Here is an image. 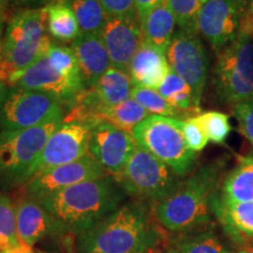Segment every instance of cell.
<instances>
[{
  "label": "cell",
  "mask_w": 253,
  "mask_h": 253,
  "mask_svg": "<svg viewBox=\"0 0 253 253\" xmlns=\"http://www.w3.org/2000/svg\"><path fill=\"white\" fill-rule=\"evenodd\" d=\"M218 195L231 203L253 202V156L238 158L235 168L221 183Z\"/></svg>",
  "instance_id": "22"
},
{
  "label": "cell",
  "mask_w": 253,
  "mask_h": 253,
  "mask_svg": "<svg viewBox=\"0 0 253 253\" xmlns=\"http://www.w3.org/2000/svg\"><path fill=\"white\" fill-rule=\"evenodd\" d=\"M197 121L204 129L209 141L217 144H223L229 137L232 126L230 123V116L220 112H205L196 115Z\"/></svg>",
  "instance_id": "32"
},
{
  "label": "cell",
  "mask_w": 253,
  "mask_h": 253,
  "mask_svg": "<svg viewBox=\"0 0 253 253\" xmlns=\"http://www.w3.org/2000/svg\"><path fill=\"white\" fill-rule=\"evenodd\" d=\"M72 49L77 56L86 88L95 86L112 67V60L101 34L81 33L73 41Z\"/></svg>",
  "instance_id": "18"
},
{
  "label": "cell",
  "mask_w": 253,
  "mask_h": 253,
  "mask_svg": "<svg viewBox=\"0 0 253 253\" xmlns=\"http://www.w3.org/2000/svg\"><path fill=\"white\" fill-rule=\"evenodd\" d=\"M239 131L253 147V99L243 101L233 106Z\"/></svg>",
  "instance_id": "35"
},
{
  "label": "cell",
  "mask_w": 253,
  "mask_h": 253,
  "mask_svg": "<svg viewBox=\"0 0 253 253\" xmlns=\"http://www.w3.org/2000/svg\"><path fill=\"white\" fill-rule=\"evenodd\" d=\"M59 116H65V110L56 97L42 91L9 86L0 108V129L23 130Z\"/></svg>",
  "instance_id": "9"
},
{
  "label": "cell",
  "mask_w": 253,
  "mask_h": 253,
  "mask_svg": "<svg viewBox=\"0 0 253 253\" xmlns=\"http://www.w3.org/2000/svg\"><path fill=\"white\" fill-rule=\"evenodd\" d=\"M132 88L134 87L128 73L110 67L90 89L97 101L108 109L131 99Z\"/></svg>",
  "instance_id": "23"
},
{
  "label": "cell",
  "mask_w": 253,
  "mask_h": 253,
  "mask_svg": "<svg viewBox=\"0 0 253 253\" xmlns=\"http://www.w3.org/2000/svg\"><path fill=\"white\" fill-rule=\"evenodd\" d=\"M0 253H34V252H33V250H32L31 248H28V246L20 244L18 246H14V248L2 250V251H0Z\"/></svg>",
  "instance_id": "40"
},
{
  "label": "cell",
  "mask_w": 253,
  "mask_h": 253,
  "mask_svg": "<svg viewBox=\"0 0 253 253\" xmlns=\"http://www.w3.org/2000/svg\"><path fill=\"white\" fill-rule=\"evenodd\" d=\"M179 177L171 168L137 145L115 179L126 194L158 203L178 186Z\"/></svg>",
  "instance_id": "8"
},
{
  "label": "cell",
  "mask_w": 253,
  "mask_h": 253,
  "mask_svg": "<svg viewBox=\"0 0 253 253\" xmlns=\"http://www.w3.org/2000/svg\"><path fill=\"white\" fill-rule=\"evenodd\" d=\"M46 56L50 62V65L58 72L62 73L63 75L68 78L82 80L80 67H79L77 56L73 52L72 47L54 45L52 42V45L47 50Z\"/></svg>",
  "instance_id": "33"
},
{
  "label": "cell",
  "mask_w": 253,
  "mask_h": 253,
  "mask_svg": "<svg viewBox=\"0 0 253 253\" xmlns=\"http://www.w3.org/2000/svg\"><path fill=\"white\" fill-rule=\"evenodd\" d=\"M63 116L23 130L0 131V181L21 184L34 176L43 148Z\"/></svg>",
  "instance_id": "5"
},
{
  "label": "cell",
  "mask_w": 253,
  "mask_h": 253,
  "mask_svg": "<svg viewBox=\"0 0 253 253\" xmlns=\"http://www.w3.org/2000/svg\"><path fill=\"white\" fill-rule=\"evenodd\" d=\"M237 1H238L239 4H240V6H242V7L245 9V8H246V6L249 5V2L251 1V0H237Z\"/></svg>",
  "instance_id": "43"
},
{
  "label": "cell",
  "mask_w": 253,
  "mask_h": 253,
  "mask_svg": "<svg viewBox=\"0 0 253 253\" xmlns=\"http://www.w3.org/2000/svg\"><path fill=\"white\" fill-rule=\"evenodd\" d=\"M6 13L5 9L0 8V53H1V46H2V38H4V24H5Z\"/></svg>",
  "instance_id": "41"
},
{
  "label": "cell",
  "mask_w": 253,
  "mask_h": 253,
  "mask_svg": "<svg viewBox=\"0 0 253 253\" xmlns=\"http://www.w3.org/2000/svg\"><path fill=\"white\" fill-rule=\"evenodd\" d=\"M179 30L197 33V19L208 0H167Z\"/></svg>",
  "instance_id": "31"
},
{
  "label": "cell",
  "mask_w": 253,
  "mask_h": 253,
  "mask_svg": "<svg viewBox=\"0 0 253 253\" xmlns=\"http://www.w3.org/2000/svg\"><path fill=\"white\" fill-rule=\"evenodd\" d=\"M9 0H0V8L6 9V6H7Z\"/></svg>",
  "instance_id": "44"
},
{
  "label": "cell",
  "mask_w": 253,
  "mask_h": 253,
  "mask_svg": "<svg viewBox=\"0 0 253 253\" xmlns=\"http://www.w3.org/2000/svg\"><path fill=\"white\" fill-rule=\"evenodd\" d=\"M182 131L188 147L195 153H199V151L203 150L209 143L208 136L205 134L204 129L202 128L201 123L197 121L196 116L183 121Z\"/></svg>",
  "instance_id": "34"
},
{
  "label": "cell",
  "mask_w": 253,
  "mask_h": 253,
  "mask_svg": "<svg viewBox=\"0 0 253 253\" xmlns=\"http://www.w3.org/2000/svg\"><path fill=\"white\" fill-rule=\"evenodd\" d=\"M90 129L80 123H62L50 135L38 161L34 176L75 162L89 154Z\"/></svg>",
  "instance_id": "14"
},
{
  "label": "cell",
  "mask_w": 253,
  "mask_h": 253,
  "mask_svg": "<svg viewBox=\"0 0 253 253\" xmlns=\"http://www.w3.org/2000/svg\"><path fill=\"white\" fill-rule=\"evenodd\" d=\"M99 1L109 18H138L135 0H99Z\"/></svg>",
  "instance_id": "36"
},
{
  "label": "cell",
  "mask_w": 253,
  "mask_h": 253,
  "mask_svg": "<svg viewBox=\"0 0 253 253\" xmlns=\"http://www.w3.org/2000/svg\"><path fill=\"white\" fill-rule=\"evenodd\" d=\"M109 173L90 154L75 162L60 166L38 173L27 182V198L40 202L47 196L79 183L102 178Z\"/></svg>",
  "instance_id": "11"
},
{
  "label": "cell",
  "mask_w": 253,
  "mask_h": 253,
  "mask_svg": "<svg viewBox=\"0 0 253 253\" xmlns=\"http://www.w3.org/2000/svg\"><path fill=\"white\" fill-rule=\"evenodd\" d=\"M244 253H253V248L244 249Z\"/></svg>",
  "instance_id": "45"
},
{
  "label": "cell",
  "mask_w": 253,
  "mask_h": 253,
  "mask_svg": "<svg viewBox=\"0 0 253 253\" xmlns=\"http://www.w3.org/2000/svg\"><path fill=\"white\" fill-rule=\"evenodd\" d=\"M71 6L79 23L81 33L101 34L106 25V12L99 0H59Z\"/></svg>",
  "instance_id": "27"
},
{
  "label": "cell",
  "mask_w": 253,
  "mask_h": 253,
  "mask_svg": "<svg viewBox=\"0 0 253 253\" xmlns=\"http://www.w3.org/2000/svg\"><path fill=\"white\" fill-rule=\"evenodd\" d=\"M237 253H244V250H242V251H239V252H237Z\"/></svg>",
  "instance_id": "47"
},
{
  "label": "cell",
  "mask_w": 253,
  "mask_h": 253,
  "mask_svg": "<svg viewBox=\"0 0 253 253\" xmlns=\"http://www.w3.org/2000/svg\"><path fill=\"white\" fill-rule=\"evenodd\" d=\"M182 126V120L150 115L135 126L131 135L137 145L183 177L194 169L197 153L186 144Z\"/></svg>",
  "instance_id": "6"
},
{
  "label": "cell",
  "mask_w": 253,
  "mask_h": 253,
  "mask_svg": "<svg viewBox=\"0 0 253 253\" xmlns=\"http://www.w3.org/2000/svg\"><path fill=\"white\" fill-rule=\"evenodd\" d=\"M161 236L143 207L126 204L78 233L75 253H150L160 246Z\"/></svg>",
  "instance_id": "1"
},
{
  "label": "cell",
  "mask_w": 253,
  "mask_h": 253,
  "mask_svg": "<svg viewBox=\"0 0 253 253\" xmlns=\"http://www.w3.org/2000/svg\"><path fill=\"white\" fill-rule=\"evenodd\" d=\"M244 8L237 0H208L198 15L197 33L218 54L236 40Z\"/></svg>",
  "instance_id": "12"
},
{
  "label": "cell",
  "mask_w": 253,
  "mask_h": 253,
  "mask_svg": "<svg viewBox=\"0 0 253 253\" xmlns=\"http://www.w3.org/2000/svg\"><path fill=\"white\" fill-rule=\"evenodd\" d=\"M148 116H150V114L140 103L129 99L118 106L104 110L102 121L131 134L135 126L144 121Z\"/></svg>",
  "instance_id": "28"
},
{
  "label": "cell",
  "mask_w": 253,
  "mask_h": 253,
  "mask_svg": "<svg viewBox=\"0 0 253 253\" xmlns=\"http://www.w3.org/2000/svg\"><path fill=\"white\" fill-rule=\"evenodd\" d=\"M239 31L249 32L253 34V0L249 2V5L243 12Z\"/></svg>",
  "instance_id": "38"
},
{
  "label": "cell",
  "mask_w": 253,
  "mask_h": 253,
  "mask_svg": "<svg viewBox=\"0 0 253 253\" xmlns=\"http://www.w3.org/2000/svg\"><path fill=\"white\" fill-rule=\"evenodd\" d=\"M45 7L20 8L9 18L0 53V82L9 84L47 54L52 45L46 36Z\"/></svg>",
  "instance_id": "4"
},
{
  "label": "cell",
  "mask_w": 253,
  "mask_h": 253,
  "mask_svg": "<svg viewBox=\"0 0 253 253\" xmlns=\"http://www.w3.org/2000/svg\"><path fill=\"white\" fill-rule=\"evenodd\" d=\"M131 99L140 103L150 115H161L167 118L181 119L186 116L178 109L173 108L167 100L158 93L157 89L153 88L134 87L131 91Z\"/></svg>",
  "instance_id": "29"
},
{
  "label": "cell",
  "mask_w": 253,
  "mask_h": 253,
  "mask_svg": "<svg viewBox=\"0 0 253 253\" xmlns=\"http://www.w3.org/2000/svg\"><path fill=\"white\" fill-rule=\"evenodd\" d=\"M143 42L167 52L176 33L177 21L167 0L154 8L141 23Z\"/></svg>",
  "instance_id": "21"
},
{
  "label": "cell",
  "mask_w": 253,
  "mask_h": 253,
  "mask_svg": "<svg viewBox=\"0 0 253 253\" xmlns=\"http://www.w3.org/2000/svg\"><path fill=\"white\" fill-rule=\"evenodd\" d=\"M164 1L166 0H135L136 9H137V14L141 23L154 8H156Z\"/></svg>",
  "instance_id": "37"
},
{
  "label": "cell",
  "mask_w": 253,
  "mask_h": 253,
  "mask_svg": "<svg viewBox=\"0 0 253 253\" xmlns=\"http://www.w3.org/2000/svg\"><path fill=\"white\" fill-rule=\"evenodd\" d=\"M211 211L225 235L238 245L253 240V202L231 203L214 191L211 196Z\"/></svg>",
  "instance_id": "17"
},
{
  "label": "cell",
  "mask_w": 253,
  "mask_h": 253,
  "mask_svg": "<svg viewBox=\"0 0 253 253\" xmlns=\"http://www.w3.org/2000/svg\"><path fill=\"white\" fill-rule=\"evenodd\" d=\"M20 244L14 205L7 196L0 195V251Z\"/></svg>",
  "instance_id": "30"
},
{
  "label": "cell",
  "mask_w": 253,
  "mask_h": 253,
  "mask_svg": "<svg viewBox=\"0 0 253 253\" xmlns=\"http://www.w3.org/2000/svg\"><path fill=\"white\" fill-rule=\"evenodd\" d=\"M166 253H172V252H171V251H170V250H168V249H167V251H166Z\"/></svg>",
  "instance_id": "46"
},
{
  "label": "cell",
  "mask_w": 253,
  "mask_h": 253,
  "mask_svg": "<svg viewBox=\"0 0 253 253\" xmlns=\"http://www.w3.org/2000/svg\"><path fill=\"white\" fill-rule=\"evenodd\" d=\"M38 253H46V252H38Z\"/></svg>",
  "instance_id": "48"
},
{
  "label": "cell",
  "mask_w": 253,
  "mask_h": 253,
  "mask_svg": "<svg viewBox=\"0 0 253 253\" xmlns=\"http://www.w3.org/2000/svg\"><path fill=\"white\" fill-rule=\"evenodd\" d=\"M123 198L122 188L108 175L60 190L39 203L58 221L62 231L80 233L118 210Z\"/></svg>",
  "instance_id": "2"
},
{
  "label": "cell",
  "mask_w": 253,
  "mask_h": 253,
  "mask_svg": "<svg viewBox=\"0 0 253 253\" xmlns=\"http://www.w3.org/2000/svg\"><path fill=\"white\" fill-rule=\"evenodd\" d=\"M49 34L61 41H74L81 34L79 23L71 6L65 1L50 0L45 6Z\"/></svg>",
  "instance_id": "25"
},
{
  "label": "cell",
  "mask_w": 253,
  "mask_h": 253,
  "mask_svg": "<svg viewBox=\"0 0 253 253\" xmlns=\"http://www.w3.org/2000/svg\"><path fill=\"white\" fill-rule=\"evenodd\" d=\"M137 147L130 132L101 122L90 129L89 154L107 172L116 178Z\"/></svg>",
  "instance_id": "13"
},
{
  "label": "cell",
  "mask_w": 253,
  "mask_h": 253,
  "mask_svg": "<svg viewBox=\"0 0 253 253\" xmlns=\"http://www.w3.org/2000/svg\"><path fill=\"white\" fill-rule=\"evenodd\" d=\"M166 55L170 68L189 84L196 106L201 108L208 81V56L198 33L177 31Z\"/></svg>",
  "instance_id": "10"
},
{
  "label": "cell",
  "mask_w": 253,
  "mask_h": 253,
  "mask_svg": "<svg viewBox=\"0 0 253 253\" xmlns=\"http://www.w3.org/2000/svg\"><path fill=\"white\" fill-rule=\"evenodd\" d=\"M6 88H7V87H6V84H4V82H0V108H1L2 97H4Z\"/></svg>",
  "instance_id": "42"
},
{
  "label": "cell",
  "mask_w": 253,
  "mask_h": 253,
  "mask_svg": "<svg viewBox=\"0 0 253 253\" xmlns=\"http://www.w3.org/2000/svg\"><path fill=\"white\" fill-rule=\"evenodd\" d=\"M157 90L167 100L168 103L182 112L188 119L194 118L190 115L197 114L201 110V108L196 106L191 88L171 68Z\"/></svg>",
  "instance_id": "26"
},
{
  "label": "cell",
  "mask_w": 253,
  "mask_h": 253,
  "mask_svg": "<svg viewBox=\"0 0 253 253\" xmlns=\"http://www.w3.org/2000/svg\"><path fill=\"white\" fill-rule=\"evenodd\" d=\"M219 178L217 166L202 168L155 205V217L170 232L185 233L205 229L212 220L211 196Z\"/></svg>",
  "instance_id": "3"
},
{
  "label": "cell",
  "mask_w": 253,
  "mask_h": 253,
  "mask_svg": "<svg viewBox=\"0 0 253 253\" xmlns=\"http://www.w3.org/2000/svg\"><path fill=\"white\" fill-rule=\"evenodd\" d=\"M26 89L42 91L54 96L63 106H71L75 97L86 89L82 80L68 78L50 65L47 56L34 62L9 84Z\"/></svg>",
  "instance_id": "15"
},
{
  "label": "cell",
  "mask_w": 253,
  "mask_h": 253,
  "mask_svg": "<svg viewBox=\"0 0 253 253\" xmlns=\"http://www.w3.org/2000/svg\"><path fill=\"white\" fill-rule=\"evenodd\" d=\"M213 84L223 102L253 99V34L239 31L232 43L218 53Z\"/></svg>",
  "instance_id": "7"
},
{
  "label": "cell",
  "mask_w": 253,
  "mask_h": 253,
  "mask_svg": "<svg viewBox=\"0 0 253 253\" xmlns=\"http://www.w3.org/2000/svg\"><path fill=\"white\" fill-rule=\"evenodd\" d=\"M15 212L19 240L31 249L48 233L62 231L52 214L34 199L27 197L21 199L15 207Z\"/></svg>",
  "instance_id": "19"
},
{
  "label": "cell",
  "mask_w": 253,
  "mask_h": 253,
  "mask_svg": "<svg viewBox=\"0 0 253 253\" xmlns=\"http://www.w3.org/2000/svg\"><path fill=\"white\" fill-rule=\"evenodd\" d=\"M172 253H232L211 230L179 233L167 248Z\"/></svg>",
  "instance_id": "24"
},
{
  "label": "cell",
  "mask_w": 253,
  "mask_h": 253,
  "mask_svg": "<svg viewBox=\"0 0 253 253\" xmlns=\"http://www.w3.org/2000/svg\"><path fill=\"white\" fill-rule=\"evenodd\" d=\"M12 1L19 6H24V8H36L34 6L47 5L50 0H12Z\"/></svg>",
  "instance_id": "39"
},
{
  "label": "cell",
  "mask_w": 253,
  "mask_h": 253,
  "mask_svg": "<svg viewBox=\"0 0 253 253\" xmlns=\"http://www.w3.org/2000/svg\"><path fill=\"white\" fill-rule=\"evenodd\" d=\"M169 71L166 52L143 42L131 60L129 75L132 87L157 89Z\"/></svg>",
  "instance_id": "20"
},
{
  "label": "cell",
  "mask_w": 253,
  "mask_h": 253,
  "mask_svg": "<svg viewBox=\"0 0 253 253\" xmlns=\"http://www.w3.org/2000/svg\"><path fill=\"white\" fill-rule=\"evenodd\" d=\"M101 37L108 49L112 67L129 74L131 60L143 45L140 19L108 17Z\"/></svg>",
  "instance_id": "16"
}]
</instances>
